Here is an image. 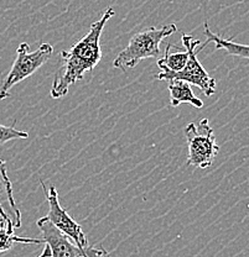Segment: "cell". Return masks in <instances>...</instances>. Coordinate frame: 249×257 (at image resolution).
<instances>
[{
  "instance_id": "1",
  "label": "cell",
  "mask_w": 249,
  "mask_h": 257,
  "mask_svg": "<svg viewBox=\"0 0 249 257\" xmlns=\"http://www.w3.org/2000/svg\"><path fill=\"white\" fill-rule=\"evenodd\" d=\"M116 15L113 8L104 10L100 20L91 25L90 31L69 50L61 52V64L55 73L51 96L61 99L67 95L68 88L83 79L87 72H91L102 60L101 36L104 26L111 18Z\"/></svg>"
},
{
  "instance_id": "2",
  "label": "cell",
  "mask_w": 249,
  "mask_h": 257,
  "mask_svg": "<svg viewBox=\"0 0 249 257\" xmlns=\"http://www.w3.org/2000/svg\"><path fill=\"white\" fill-rule=\"evenodd\" d=\"M178 31L175 24L165 25L162 28H149L133 35L128 46L119 52L113 67L117 69H133L139 62L145 58H159L161 55L160 45L166 37Z\"/></svg>"
},
{
  "instance_id": "3",
  "label": "cell",
  "mask_w": 249,
  "mask_h": 257,
  "mask_svg": "<svg viewBox=\"0 0 249 257\" xmlns=\"http://www.w3.org/2000/svg\"><path fill=\"white\" fill-rule=\"evenodd\" d=\"M181 40H183L184 47L186 48L187 53H189V58H187L185 67L179 72H171L164 69L160 73H157L156 78L159 80H185L191 85H196L205 95H213L216 92V79L207 73V71L203 68L199 58H197V55L203 46L199 47L200 41L191 35L184 34Z\"/></svg>"
},
{
  "instance_id": "4",
  "label": "cell",
  "mask_w": 249,
  "mask_h": 257,
  "mask_svg": "<svg viewBox=\"0 0 249 257\" xmlns=\"http://www.w3.org/2000/svg\"><path fill=\"white\" fill-rule=\"evenodd\" d=\"M189 156L187 165L195 168H208L212 166L219 146L216 143L215 131L208 119H201L197 124L190 122L184 130Z\"/></svg>"
},
{
  "instance_id": "5",
  "label": "cell",
  "mask_w": 249,
  "mask_h": 257,
  "mask_svg": "<svg viewBox=\"0 0 249 257\" xmlns=\"http://www.w3.org/2000/svg\"><path fill=\"white\" fill-rule=\"evenodd\" d=\"M30 46L26 42L19 45L17 58L0 85V100L9 98L10 89L18 83L33 76L35 72L44 66L53 53V47L50 44H42L34 52H30Z\"/></svg>"
},
{
  "instance_id": "6",
  "label": "cell",
  "mask_w": 249,
  "mask_h": 257,
  "mask_svg": "<svg viewBox=\"0 0 249 257\" xmlns=\"http://www.w3.org/2000/svg\"><path fill=\"white\" fill-rule=\"evenodd\" d=\"M42 241L51 250V257H111L104 248L93 247L91 252L82 251L66 234L56 227L46 216L37 220Z\"/></svg>"
},
{
  "instance_id": "7",
  "label": "cell",
  "mask_w": 249,
  "mask_h": 257,
  "mask_svg": "<svg viewBox=\"0 0 249 257\" xmlns=\"http://www.w3.org/2000/svg\"><path fill=\"white\" fill-rule=\"evenodd\" d=\"M41 187L44 188L46 200L49 203V214L46 215V218L56 227H58L63 234H66L82 251L91 252L93 250V246L88 243V240L86 237L85 232H83L81 225L76 223L73 218L67 213L66 209L61 205L57 189L53 186H50L49 189L46 191V186H45L44 182H41Z\"/></svg>"
},
{
  "instance_id": "8",
  "label": "cell",
  "mask_w": 249,
  "mask_h": 257,
  "mask_svg": "<svg viewBox=\"0 0 249 257\" xmlns=\"http://www.w3.org/2000/svg\"><path fill=\"white\" fill-rule=\"evenodd\" d=\"M0 219L10 220L15 229L21 226V211L18 208L13 192V184L10 182L7 171V163L0 159Z\"/></svg>"
},
{
  "instance_id": "9",
  "label": "cell",
  "mask_w": 249,
  "mask_h": 257,
  "mask_svg": "<svg viewBox=\"0 0 249 257\" xmlns=\"http://www.w3.org/2000/svg\"><path fill=\"white\" fill-rule=\"evenodd\" d=\"M168 82L171 106H179L181 103H189L196 109L202 108L203 101L194 94L190 83L180 79H170Z\"/></svg>"
},
{
  "instance_id": "10",
  "label": "cell",
  "mask_w": 249,
  "mask_h": 257,
  "mask_svg": "<svg viewBox=\"0 0 249 257\" xmlns=\"http://www.w3.org/2000/svg\"><path fill=\"white\" fill-rule=\"evenodd\" d=\"M203 29H205L203 32H205L206 37H207V42H213L216 50H224L228 55L249 60V45L237 44V42L232 41V40H227L218 36L215 32L211 31L207 21H205V24H203Z\"/></svg>"
},
{
  "instance_id": "11",
  "label": "cell",
  "mask_w": 249,
  "mask_h": 257,
  "mask_svg": "<svg viewBox=\"0 0 249 257\" xmlns=\"http://www.w3.org/2000/svg\"><path fill=\"white\" fill-rule=\"evenodd\" d=\"M44 243L42 239L20 237L15 235V226L10 220L0 219V253L12 250L14 243Z\"/></svg>"
},
{
  "instance_id": "12",
  "label": "cell",
  "mask_w": 249,
  "mask_h": 257,
  "mask_svg": "<svg viewBox=\"0 0 249 257\" xmlns=\"http://www.w3.org/2000/svg\"><path fill=\"white\" fill-rule=\"evenodd\" d=\"M171 45H169L165 50L164 57L160 58L157 61V66L161 71L168 69L171 72H179L184 68L185 64L187 62V58H189V53H187L186 48L185 51L181 52H171Z\"/></svg>"
},
{
  "instance_id": "13",
  "label": "cell",
  "mask_w": 249,
  "mask_h": 257,
  "mask_svg": "<svg viewBox=\"0 0 249 257\" xmlns=\"http://www.w3.org/2000/svg\"><path fill=\"white\" fill-rule=\"evenodd\" d=\"M29 134L21 131L14 126H5L0 125V145H4L13 140H20V139H28Z\"/></svg>"
},
{
  "instance_id": "14",
  "label": "cell",
  "mask_w": 249,
  "mask_h": 257,
  "mask_svg": "<svg viewBox=\"0 0 249 257\" xmlns=\"http://www.w3.org/2000/svg\"><path fill=\"white\" fill-rule=\"evenodd\" d=\"M37 257H51V250H50L49 246L47 245L45 246V248H44V251L41 252V255L37 256Z\"/></svg>"
}]
</instances>
